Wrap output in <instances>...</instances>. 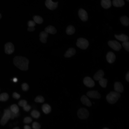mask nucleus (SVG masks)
Masks as SVG:
<instances>
[{
  "label": "nucleus",
  "instance_id": "obj_41",
  "mask_svg": "<svg viewBox=\"0 0 129 129\" xmlns=\"http://www.w3.org/2000/svg\"><path fill=\"white\" fill-rule=\"evenodd\" d=\"M126 79L127 81L129 82V72L127 73L126 76Z\"/></svg>",
  "mask_w": 129,
  "mask_h": 129
},
{
  "label": "nucleus",
  "instance_id": "obj_11",
  "mask_svg": "<svg viewBox=\"0 0 129 129\" xmlns=\"http://www.w3.org/2000/svg\"><path fill=\"white\" fill-rule=\"evenodd\" d=\"M87 95L91 98L99 99L101 96L100 94L96 91H88L87 93Z\"/></svg>",
  "mask_w": 129,
  "mask_h": 129
},
{
  "label": "nucleus",
  "instance_id": "obj_17",
  "mask_svg": "<svg viewBox=\"0 0 129 129\" xmlns=\"http://www.w3.org/2000/svg\"><path fill=\"white\" fill-rule=\"evenodd\" d=\"M111 2L110 0H102L101 5L104 8L107 9L109 8L111 5Z\"/></svg>",
  "mask_w": 129,
  "mask_h": 129
},
{
  "label": "nucleus",
  "instance_id": "obj_21",
  "mask_svg": "<svg viewBox=\"0 0 129 129\" xmlns=\"http://www.w3.org/2000/svg\"><path fill=\"white\" fill-rule=\"evenodd\" d=\"M112 3L113 5L116 7H121L125 4L124 0H113Z\"/></svg>",
  "mask_w": 129,
  "mask_h": 129
},
{
  "label": "nucleus",
  "instance_id": "obj_37",
  "mask_svg": "<svg viewBox=\"0 0 129 129\" xmlns=\"http://www.w3.org/2000/svg\"><path fill=\"white\" fill-rule=\"evenodd\" d=\"M35 25V23L34 21H29L28 22V25L29 27H34Z\"/></svg>",
  "mask_w": 129,
  "mask_h": 129
},
{
  "label": "nucleus",
  "instance_id": "obj_12",
  "mask_svg": "<svg viewBox=\"0 0 129 129\" xmlns=\"http://www.w3.org/2000/svg\"><path fill=\"white\" fill-rule=\"evenodd\" d=\"M106 59L108 63H112L115 61L116 59V56L112 52H109L107 54Z\"/></svg>",
  "mask_w": 129,
  "mask_h": 129
},
{
  "label": "nucleus",
  "instance_id": "obj_35",
  "mask_svg": "<svg viewBox=\"0 0 129 129\" xmlns=\"http://www.w3.org/2000/svg\"><path fill=\"white\" fill-rule=\"evenodd\" d=\"M32 121L31 118L29 117L25 118L24 119V122L25 123L28 124L31 123Z\"/></svg>",
  "mask_w": 129,
  "mask_h": 129
},
{
  "label": "nucleus",
  "instance_id": "obj_7",
  "mask_svg": "<svg viewBox=\"0 0 129 129\" xmlns=\"http://www.w3.org/2000/svg\"><path fill=\"white\" fill-rule=\"evenodd\" d=\"M5 53L7 54H10L14 50V46L13 44L8 42L6 43L5 45Z\"/></svg>",
  "mask_w": 129,
  "mask_h": 129
},
{
  "label": "nucleus",
  "instance_id": "obj_5",
  "mask_svg": "<svg viewBox=\"0 0 129 129\" xmlns=\"http://www.w3.org/2000/svg\"><path fill=\"white\" fill-rule=\"evenodd\" d=\"M77 113L78 117L81 119H86L88 117L89 115V113L88 110L83 108L79 109Z\"/></svg>",
  "mask_w": 129,
  "mask_h": 129
},
{
  "label": "nucleus",
  "instance_id": "obj_34",
  "mask_svg": "<svg viewBox=\"0 0 129 129\" xmlns=\"http://www.w3.org/2000/svg\"><path fill=\"white\" fill-rule=\"evenodd\" d=\"M22 89L24 91H27L29 88V86L26 83L22 84Z\"/></svg>",
  "mask_w": 129,
  "mask_h": 129
},
{
  "label": "nucleus",
  "instance_id": "obj_3",
  "mask_svg": "<svg viewBox=\"0 0 129 129\" xmlns=\"http://www.w3.org/2000/svg\"><path fill=\"white\" fill-rule=\"evenodd\" d=\"M76 45L80 48L84 49L88 47L89 45V43L86 39L80 38L77 39Z\"/></svg>",
  "mask_w": 129,
  "mask_h": 129
},
{
  "label": "nucleus",
  "instance_id": "obj_22",
  "mask_svg": "<svg viewBox=\"0 0 129 129\" xmlns=\"http://www.w3.org/2000/svg\"><path fill=\"white\" fill-rule=\"evenodd\" d=\"M42 109L43 112L45 114L49 113L51 110L50 106L47 104H45L43 105L42 107Z\"/></svg>",
  "mask_w": 129,
  "mask_h": 129
},
{
  "label": "nucleus",
  "instance_id": "obj_43",
  "mask_svg": "<svg viewBox=\"0 0 129 129\" xmlns=\"http://www.w3.org/2000/svg\"><path fill=\"white\" fill-rule=\"evenodd\" d=\"M13 80L14 82H16L17 81V80L16 78H15L13 79Z\"/></svg>",
  "mask_w": 129,
  "mask_h": 129
},
{
  "label": "nucleus",
  "instance_id": "obj_1",
  "mask_svg": "<svg viewBox=\"0 0 129 129\" xmlns=\"http://www.w3.org/2000/svg\"><path fill=\"white\" fill-rule=\"evenodd\" d=\"M14 64L21 70H28L29 63L28 60L26 58L21 56H16L14 59Z\"/></svg>",
  "mask_w": 129,
  "mask_h": 129
},
{
  "label": "nucleus",
  "instance_id": "obj_13",
  "mask_svg": "<svg viewBox=\"0 0 129 129\" xmlns=\"http://www.w3.org/2000/svg\"><path fill=\"white\" fill-rule=\"evenodd\" d=\"M114 88L116 92L118 93L122 92L124 91V87L122 84L120 82H115L114 84Z\"/></svg>",
  "mask_w": 129,
  "mask_h": 129
},
{
  "label": "nucleus",
  "instance_id": "obj_40",
  "mask_svg": "<svg viewBox=\"0 0 129 129\" xmlns=\"http://www.w3.org/2000/svg\"><path fill=\"white\" fill-rule=\"evenodd\" d=\"M35 29L34 27H29L27 29V30L29 32H32L34 31Z\"/></svg>",
  "mask_w": 129,
  "mask_h": 129
},
{
  "label": "nucleus",
  "instance_id": "obj_23",
  "mask_svg": "<svg viewBox=\"0 0 129 129\" xmlns=\"http://www.w3.org/2000/svg\"><path fill=\"white\" fill-rule=\"evenodd\" d=\"M120 21L125 26H128L129 24V18L126 16L122 17L120 18Z\"/></svg>",
  "mask_w": 129,
  "mask_h": 129
},
{
  "label": "nucleus",
  "instance_id": "obj_46",
  "mask_svg": "<svg viewBox=\"0 0 129 129\" xmlns=\"http://www.w3.org/2000/svg\"><path fill=\"white\" fill-rule=\"evenodd\" d=\"M1 18V14L0 13V19Z\"/></svg>",
  "mask_w": 129,
  "mask_h": 129
},
{
  "label": "nucleus",
  "instance_id": "obj_18",
  "mask_svg": "<svg viewBox=\"0 0 129 129\" xmlns=\"http://www.w3.org/2000/svg\"><path fill=\"white\" fill-rule=\"evenodd\" d=\"M48 33L45 31L41 32L40 34V40L43 43H45L47 41V39L48 36Z\"/></svg>",
  "mask_w": 129,
  "mask_h": 129
},
{
  "label": "nucleus",
  "instance_id": "obj_39",
  "mask_svg": "<svg viewBox=\"0 0 129 129\" xmlns=\"http://www.w3.org/2000/svg\"><path fill=\"white\" fill-rule=\"evenodd\" d=\"M31 108V106L27 104L23 107V109L24 110L26 111H29Z\"/></svg>",
  "mask_w": 129,
  "mask_h": 129
},
{
  "label": "nucleus",
  "instance_id": "obj_20",
  "mask_svg": "<svg viewBox=\"0 0 129 129\" xmlns=\"http://www.w3.org/2000/svg\"><path fill=\"white\" fill-rule=\"evenodd\" d=\"M45 31L48 33L54 34L56 32V30L55 28L52 26H49L45 29Z\"/></svg>",
  "mask_w": 129,
  "mask_h": 129
},
{
  "label": "nucleus",
  "instance_id": "obj_6",
  "mask_svg": "<svg viewBox=\"0 0 129 129\" xmlns=\"http://www.w3.org/2000/svg\"><path fill=\"white\" fill-rule=\"evenodd\" d=\"M108 43L109 46L115 51H119L121 48L120 44L116 41H108Z\"/></svg>",
  "mask_w": 129,
  "mask_h": 129
},
{
  "label": "nucleus",
  "instance_id": "obj_44",
  "mask_svg": "<svg viewBox=\"0 0 129 129\" xmlns=\"http://www.w3.org/2000/svg\"><path fill=\"white\" fill-rule=\"evenodd\" d=\"M13 129H20L18 127H16L13 128Z\"/></svg>",
  "mask_w": 129,
  "mask_h": 129
},
{
  "label": "nucleus",
  "instance_id": "obj_15",
  "mask_svg": "<svg viewBox=\"0 0 129 129\" xmlns=\"http://www.w3.org/2000/svg\"><path fill=\"white\" fill-rule=\"evenodd\" d=\"M81 100L83 104L88 107L91 106V102L86 96L84 95L82 96L81 98Z\"/></svg>",
  "mask_w": 129,
  "mask_h": 129
},
{
  "label": "nucleus",
  "instance_id": "obj_30",
  "mask_svg": "<svg viewBox=\"0 0 129 129\" xmlns=\"http://www.w3.org/2000/svg\"><path fill=\"white\" fill-rule=\"evenodd\" d=\"M44 101L43 97L41 96H37L35 99V101L37 102L42 103Z\"/></svg>",
  "mask_w": 129,
  "mask_h": 129
},
{
  "label": "nucleus",
  "instance_id": "obj_28",
  "mask_svg": "<svg viewBox=\"0 0 129 129\" xmlns=\"http://www.w3.org/2000/svg\"><path fill=\"white\" fill-rule=\"evenodd\" d=\"M10 110L14 113H18L19 108L18 106L16 104H14L11 106Z\"/></svg>",
  "mask_w": 129,
  "mask_h": 129
},
{
  "label": "nucleus",
  "instance_id": "obj_32",
  "mask_svg": "<svg viewBox=\"0 0 129 129\" xmlns=\"http://www.w3.org/2000/svg\"><path fill=\"white\" fill-rule=\"evenodd\" d=\"M32 127L33 129H40L41 126L40 124L38 123L34 122L32 124Z\"/></svg>",
  "mask_w": 129,
  "mask_h": 129
},
{
  "label": "nucleus",
  "instance_id": "obj_9",
  "mask_svg": "<svg viewBox=\"0 0 129 129\" xmlns=\"http://www.w3.org/2000/svg\"><path fill=\"white\" fill-rule=\"evenodd\" d=\"M83 82L85 86L90 87H93L95 85L94 81L89 77H86L83 80Z\"/></svg>",
  "mask_w": 129,
  "mask_h": 129
},
{
  "label": "nucleus",
  "instance_id": "obj_24",
  "mask_svg": "<svg viewBox=\"0 0 129 129\" xmlns=\"http://www.w3.org/2000/svg\"><path fill=\"white\" fill-rule=\"evenodd\" d=\"M75 31V29L73 26L72 25L68 26L66 29V32L68 35H71L74 34Z\"/></svg>",
  "mask_w": 129,
  "mask_h": 129
},
{
  "label": "nucleus",
  "instance_id": "obj_29",
  "mask_svg": "<svg viewBox=\"0 0 129 129\" xmlns=\"http://www.w3.org/2000/svg\"><path fill=\"white\" fill-rule=\"evenodd\" d=\"M31 115L33 117L38 118L40 116V113L38 111L34 110L32 111L31 113Z\"/></svg>",
  "mask_w": 129,
  "mask_h": 129
},
{
  "label": "nucleus",
  "instance_id": "obj_2",
  "mask_svg": "<svg viewBox=\"0 0 129 129\" xmlns=\"http://www.w3.org/2000/svg\"><path fill=\"white\" fill-rule=\"evenodd\" d=\"M120 97L119 93L116 91H111L107 96L106 98L109 103L113 104L116 102Z\"/></svg>",
  "mask_w": 129,
  "mask_h": 129
},
{
  "label": "nucleus",
  "instance_id": "obj_38",
  "mask_svg": "<svg viewBox=\"0 0 129 129\" xmlns=\"http://www.w3.org/2000/svg\"><path fill=\"white\" fill-rule=\"evenodd\" d=\"M12 96L13 98L16 99H19L20 97V95L16 92L13 93Z\"/></svg>",
  "mask_w": 129,
  "mask_h": 129
},
{
  "label": "nucleus",
  "instance_id": "obj_27",
  "mask_svg": "<svg viewBox=\"0 0 129 129\" xmlns=\"http://www.w3.org/2000/svg\"><path fill=\"white\" fill-rule=\"evenodd\" d=\"M99 81V84L102 87L105 88L108 82L106 79L102 78Z\"/></svg>",
  "mask_w": 129,
  "mask_h": 129
},
{
  "label": "nucleus",
  "instance_id": "obj_10",
  "mask_svg": "<svg viewBox=\"0 0 129 129\" xmlns=\"http://www.w3.org/2000/svg\"><path fill=\"white\" fill-rule=\"evenodd\" d=\"M78 15L81 19L83 21H86L88 19V15L86 11L84 9H80L78 11Z\"/></svg>",
  "mask_w": 129,
  "mask_h": 129
},
{
  "label": "nucleus",
  "instance_id": "obj_16",
  "mask_svg": "<svg viewBox=\"0 0 129 129\" xmlns=\"http://www.w3.org/2000/svg\"><path fill=\"white\" fill-rule=\"evenodd\" d=\"M115 38L118 40L123 42L128 41L129 38L126 35L122 34L120 35H115Z\"/></svg>",
  "mask_w": 129,
  "mask_h": 129
},
{
  "label": "nucleus",
  "instance_id": "obj_45",
  "mask_svg": "<svg viewBox=\"0 0 129 129\" xmlns=\"http://www.w3.org/2000/svg\"><path fill=\"white\" fill-rule=\"evenodd\" d=\"M103 129H109L108 128H103Z\"/></svg>",
  "mask_w": 129,
  "mask_h": 129
},
{
  "label": "nucleus",
  "instance_id": "obj_42",
  "mask_svg": "<svg viewBox=\"0 0 129 129\" xmlns=\"http://www.w3.org/2000/svg\"><path fill=\"white\" fill-rule=\"evenodd\" d=\"M24 129H31L30 127L29 126L26 125L24 127Z\"/></svg>",
  "mask_w": 129,
  "mask_h": 129
},
{
  "label": "nucleus",
  "instance_id": "obj_8",
  "mask_svg": "<svg viewBox=\"0 0 129 129\" xmlns=\"http://www.w3.org/2000/svg\"><path fill=\"white\" fill-rule=\"evenodd\" d=\"M58 2H54L52 0H46L45 2V5L49 9L51 10L56 9L58 6Z\"/></svg>",
  "mask_w": 129,
  "mask_h": 129
},
{
  "label": "nucleus",
  "instance_id": "obj_19",
  "mask_svg": "<svg viewBox=\"0 0 129 129\" xmlns=\"http://www.w3.org/2000/svg\"><path fill=\"white\" fill-rule=\"evenodd\" d=\"M76 50L73 48H70L64 54V56L67 58H68L72 56L75 54Z\"/></svg>",
  "mask_w": 129,
  "mask_h": 129
},
{
  "label": "nucleus",
  "instance_id": "obj_14",
  "mask_svg": "<svg viewBox=\"0 0 129 129\" xmlns=\"http://www.w3.org/2000/svg\"><path fill=\"white\" fill-rule=\"evenodd\" d=\"M104 75V73L103 71L102 70H100L95 74L93 78L95 80L99 81L103 78Z\"/></svg>",
  "mask_w": 129,
  "mask_h": 129
},
{
  "label": "nucleus",
  "instance_id": "obj_36",
  "mask_svg": "<svg viewBox=\"0 0 129 129\" xmlns=\"http://www.w3.org/2000/svg\"><path fill=\"white\" fill-rule=\"evenodd\" d=\"M11 112V118L13 119L15 117H16L18 116L19 114L18 113H16L12 112L10 110Z\"/></svg>",
  "mask_w": 129,
  "mask_h": 129
},
{
  "label": "nucleus",
  "instance_id": "obj_33",
  "mask_svg": "<svg viewBox=\"0 0 129 129\" xmlns=\"http://www.w3.org/2000/svg\"><path fill=\"white\" fill-rule=\"evenodd\" d=\"M18 104L19 106L23 107L27 104V102L25 100H22L19 102Z\"/></svg>",
  "mask_w": 129,
  "mask_h": 129
},
{
  "label": "nucleus",
  "instance_id": "obj_4",
  "mask_svg": "<svg viewBox=\"0 0 129 129\" xmlns=\"http://www.w3.org/2000/svg\"><path fill=\"white\" fill-rule=\"evenodd\" d=\"M11 118V112L10 110L5 109L4 111L3 116L1 119L0 123L2 125H5Z\"/></svg>",
  "mask_w": 129,
  "mask_h": 129
},
{
  "label": "nucleus",
  "instance_id": "obj_47",
  "mask_svg": "<svg viewBox=\"0 0 129 129\" xmlns=\"http://www.w3.org/2000/svg\"><path fill=\"white\" fill-rule=\"evenodd\" d=\"M126 0L127 1H128V2H129V0Z\"/></svg>",
  "mask_w": 129,
  "mask_h": 129
},
{
  "label": "nucleus",
  "instance_id": "obj_25",
  "mask_svg": "<svg viewBox=\"0 0 129 129\" xmlns=\"http://www.w3.org/2000/svg\"><path fill=\"white\" fill-rule=\"evenodd\" d=\"M34 21L35 23L38 24L42 23L43 22V20L42 17L38 16H35L33 17Z\"/></svg>",
  "mask_w": 129,
  "mask_h": 129
},
{
  "label": "nucleus",
  "instance_id": "obj_31",
  "mask_svg": "<svg viewBox=\"0 0 129 129\" xmlns=\"http://www.w3.org/2000/svg\"><path fill=\"white\" fill-rule=\"evenodd\" d=\"M122 45L125 49L127 51H129V42L127 41L124 42L122 43Z\"/></svg>",
  "mask_w": 129,
  "mask_h": 129
},
{
  "label": "nucleus",
  "instance_id": "obj_26",
  "mask_svg": "<svg viewBox=\"0 0 129 129\" xmlns=\"http://www.w3.org/2000/svg\"><path fill=\"white\" fill-rule=\"evenodd\" d=\"M9 95L6 93H3L0 95V101H7L9 98Z\"/></svg>",
  "mask_w": 129,
  "mask_h": 129
}]
</instances>
